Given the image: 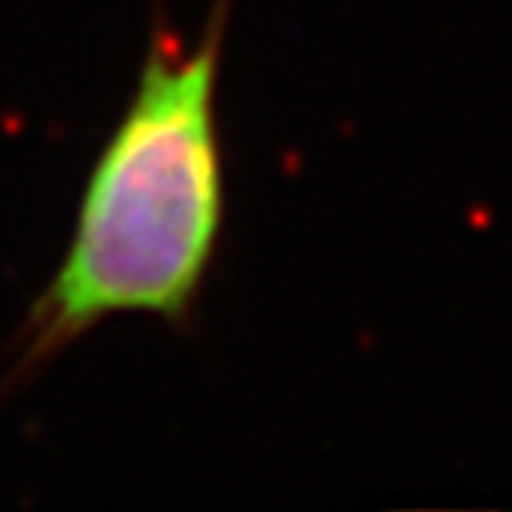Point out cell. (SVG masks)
Returning a JSON list of instances; mask_svg holds the SVG:
<instances>
[{
	"mask_svg": "<svg viewBox=\"0 0 512 512\" xmlns=\"http://www.w3.org/2000/svg\"><path fill=\"white\" fill-rule=\"evenodd\" d=\"M228 18L232 0H217L207 32L185 43L157 11L136 93L89 171L61 267L11 338L4 392L111 317L192 320L228 207L217 125Z\"/></svg>",
	"mask_w": 512,
	"mask_h": 512,
	"instance_id": "1",
	"label": "cell"
}]
</instances>
